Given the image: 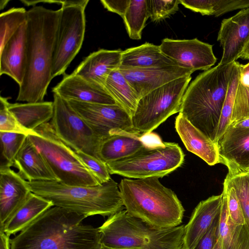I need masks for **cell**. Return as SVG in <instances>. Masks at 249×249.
<instances>
[{"label":"cell","instance_id":"obj_16","mask_svg":"<svg viewBox=\"0 0 249 249\" xmlns=\"http://www.w3.org/2000/svg\"><path fill=\"white\" fill-rule=\"evenodd\" d=\"M217 41L223 49L218 64H230L240 58L249 41V8L242 9L234 16L223 19Z\"/></svg>","mask_w":249,"mask_h":249},{"label":"cell","instance_id":"obj_36","mask_svg":"<svg viewBox=\"0 0 249 249\" xmlns=\"http://www.w3.org/2000/svg\"><path fill=\"white\" fill-rule=\"evenodd\" d=\"M8 97H0V131L36 135V131H30L23 127L15 116L9 110Z\"/></svg>","mask_w":249,"mask_h":249},{"label":"cell","instance_id":"obj_44","mask_svg":"<svg viewBox=\"0 0 249 249\" xmlns=\"http://www.w3.org/2000/svg\"><path fill=\"white\" fill-rule=\"evenodd\" d=\"M0 249H11L10 236L0 230Z\"/></svg>","mask_w":249,"mask_h":249},{"label":"cell","instance_id":"obj_6","mask_svg":"<svg viewBox=\"0 0 249 249\" xmlns=\"http://www.w3.org/2000/svg\"><path fill=\"white\" fill-rule=\"evenodd\" d=\"M184 226L157 228L123 210L109 216L98 229L102 245L110 248L183 249Z\"/></svg>","mask_w":249,"mask_h":249},{"label":"cell","instance_id":"obj_23","mask_svg":"<svg viewBox=\"0 0 249 249\" xmlns=\"http://www.w3.org/2000/svg\"><path fill=\"white\" fill-rule=\"evenodd\" d=\"M18 173L31 181H58L37 147L27 137L14 163Z\"/></svg>","mask_w":249,"mask_h":249},{"label":"cell","instance_id":"obj_20","mask_svg":"<svg viewBox=\"0 0 249 249\" xmlns=\"http://www.w3.org/2000/svg\"><path fill=\"white\" fill-rule=\"evenodd\" d=\"M223 195L213 196L200 201L184 226L183 249H195L209 231L220 211Z\"/></svg>","mask_w":249,"mask_h":249},{"label":"cell","instance_id":"obj_27","mask_svg":"<svg viewBox=\"0 0 249 249\" xmlns=\"http://www.w3.org/2000/svg\"><path fill=\"white\" fill-rule=\"evenodd\" d=\"M53 206L50 201L31 192L0 230L9 236L21 231Z\"/></svg>","mask_w":249,"mask_h":249},{"label":"cell","instance_id":"obj_33","mask_svg":"<svg viewBox=\"0 0 249 249\" xmlns=\"http://www.w3.org/2000/svg\"><path fill=\"white\" fill-rule=\"evenodd\" d=\"M27 11L13 7L0 15V50L27 20Z\"/></svg>","mask_w":249,"mask_h":249},{"label":"cell","instance_id":"obj_13","mask_svg":"<svg viewBox=\"0 0 249 249\" xmlns=\"http://www.w3.org/2000/svg\"><path fill=\"white\" fill-rule=\"evenodd\" d=\"M162 53L178 66L193 70L206 71L216 62L213 45L197 38L175 39L165 38L159 45Z\"/></svg>","mask_w":249,"mask_h":249},{"label":"cell","instance_id":"obj_47","mask_svg":"<svg viewBox=\"0 0 249 249\" xmlns=\"http://www.w3.org/2000/svg\"><path fill=\"white\" fill-rule=\"evenodd\" d=\"M9 0H1L0 1V9L1 10L7 4Z\"/></svg>","mask_w":249,"mask_h":249},{"label":"cell","instance_id":"obj_32","mask_svg":"<svg viewBox=\"0 0 249 249\" xmlns=\"http://www.w3.org/2000/svg\"><path fill=\"white\" fill-rule=\"evenodd\" d=\"M240 67L241 64L238 62L234 61L233 62L228 91L222 109L216 135V143L231 124L235 96L239 81Z\"/></svg>","mask_w":249,"mask_h":249},{"label":"cell","instance_id":"obj_7","mask_svg":"<svg viewBox=\"0 0 249 249\" xmlns=\"http://www.w3.org/2000/svg\"><path fill=\"white\" fill-rule=\"evenodd\" d=\"M29 135L59 182L71 186H94L101 184L86 168L75 151L56 135L50 123L43 124Z\"/></svg>","mask_w":249,"mask_h":249},{"label":"cell","instance_id":"obj_26","mask_svg":"<svg viewBox=\"0 0 249 249\" xmlns=\"http://www.w3.org/2000/svg\"><path fill=\"white\" fill-rule=\"evenodd\" d=\"M178 66L164 55L160 46L148 42L123 51L121 67L148 68Z\"/></svg>","mask_w":249,"mask_h":249},{"label":"cell","instance_id":"obj_21","mask_svg":"<svg viewBox=\"0 0 249 249\" xmlns=\"http://www.w3.org/2000/svg\"><path fill=\"white\" fill-rule=\"evenodd\" d=\"M121 49H100L86 57L73 72L84 79L105 87L109 74L121 66Z\"/></svg>","mask_w":249,"mask_h":249},{"label":"cell","instance_id":"obj_37","mask_svg":"<svg viewBox=\"0 0 249 249\" xmlns=\"http://www.w3.org/2000/svg\"><path fill=\"white\" fill-rule=\"evenodd\" d=\"M149 17L154 22L161 21L175 13L180 0H146Z\"/></svg>","mask_w":249,"mask_h":249},{"label":"cell","instance_id":"obj_45","mask_svg":"<svg viewBox=\"0 0 249 249\" xmlns=\"http://www.w3.org/2000/svg\"><path fill=\"white\" fill-rule=\"evenodd\" d=\"M229 126L237 129H249V118L231 123Z\"/></svg>","mask_w":249,"mask_h":249},{"label":"cell","instance_id":"obj_9","mask_svg":"<svg viewBox=\"0 0 249 249\" xmlns=\"http://www.w3.org/2000/svg\"><path fill=\"white\" fill-rule=\"evenodd\" d=\"M191 76L173 80L140 99L131 117L133 129L149 133L171 115L179 112L184 93Z\"/></svg>","mask_w":249,"mask_h":249},{"label":"cell","instance_id":"obj_4","mask_svg":"<svg viewBox=\"0 0 249 249\" xmlns=\"http://www.w3.org/2000/svg\"><path fill=\"white\" fill-rule=\"evenodd\" d=\"M233 62L219 65L197 75L187 87L179 113L215 142Z\"/></svg>","mask_w":249,"mask_h":249},{"label":"cell","instance_id":"obj_24","mask_svg":"<svg viewBox=\"0 0 249 249\" xmlns=\"http://www.w3.org/2000/svg\"><path fill=\"white\" fill-rule=\"evenodd\" d=\"M26 32V22L0 50V75L9 76L19 86L23 82L25 71Z\"/></svg>","mask_w":249,"mask_h":249},{"label":"cell","instance_id":"obj_5","mask_svg":"<svg viewBox=\"0 0 249 249\" xmlns=\"http://www.w3.org/2000/svg\"><path fill=\"white\" fill-rule=\"evenodd\" d=\"M31 191L57 206L84 215L110 216L124 208L119 184L111 178L94 186L59 181H27Z\"/></svg>","mask_w":249,"mask_h":249},{"label":"cell","instance_id":"obj_17","mask_svg":"<svg viewBox=\"0 0 249 249\" xmlns=\"http://www.w3.org/2000/svg\"><path fill=\"white\" fill-rule=\"evenodd\" d=\"M5 164L0 168V229L32 192L27 181Z\"/></svg>","mask_w":249,"mask_h":249},{"label":"cell","instance_id":"obj_19","mask_svg":"<svg viewBox=\"0 0 249 249\" xmlns=\"http://www.w3.org/2000/svg\"><path fill=\"white\" fill-rule=\"evenodd\" d=\"M52 91L67 101L114 105L116 102L105 88L91 83L72 72L65 74Z\"/></svg>","mask_w":249,"mask_h":249},{"label":"cell","instance_id":"obj_35","mask_svg":"<svg viewBox=\"0 0 249 249\" xmlns=\"http://www.w3.org/2000/svg\"><path fill=\"white\" fill-rule=\"evenodd\" d=\"M27 137L21 133L0 131L1 154L6 161L4 164L9 167L14 165L15 159Z\"/></svg>","mask_w":249,"mask_h":249},{"label":"cell","instance_id":"obj_8","mask_svg":"<svg viewBox=\"0 0 249 249\" xmlns=\"http://www.w3.org/2000/svg\"><path fill=\"white\" fill-rule=\"evenodd\" d=\"M184 154L178 143L162 142L107 165L111 175L126 178H162L180 166Z\"/></svg>","mask_w":249,"mask_h":249},{"label":"cell","instance_id":"obj_15","mask_svg":"<svg viewBox=\"0 0 249 249\" xmlns=\"http://www.w3.org/2000/svg\"><path fill=\"white\" fill-rule=\"evenodd\" d=\"M119 70L139 99L153 90L178 78L191 76L192 70L178 66L148 68L121 67Z\"/></svg>","mask_w":249,"mask_h":249},{"label":"cell","instance_id":"obj_11","mask_svg":"<svg viewBox=\"0 0 249 249\" xmlns=\"http://www.w3.org/2000/svg\"><path fill=\"white\" fill-rule=\"evenodd\" d=\"M53 114L51 124L57 136L75 151L99 159L103 139L72 108L68 101L53 93Z\"/></svg>","mask_w":249,"mask_h":249},{"label":"cell","instance_id":"obj_31","mask_svg":"<svg viewBox=\"0 0 249 249\" xmlns=\"http://www.w3.org/2000/svg\"><path fill=\"white\" fill-rule=\"evenodd\" d=\"M149 18L146 0H130L122 18L127 33L131 39H141L142 31Z\"/></svg>","mask_w":249,"mask_h":249},{"label":"cell","instance_id":"obj_29","mask_svg":"<svg viewBox=\"0 0 249 249\" xmlns=\"http://www.w3.org/2000/svg\"><path fill=\"white\" fill-rule=\"evenodd\" d=\"M105 88L116 103L132 117L140 99L119 69L113 71L109 74Z\"/></svg>","mask_w":249,"mask_h":249},{"label":"cell","instance_id":"obj_25","mask_svg":"<svg viewBox=\"0 0 249 249\" xmlns=\"http://www.w3.org/2000/svg\"><path fill=\"white\" fill-rule=\"evenodd\" d=\"M219 224L213 249H249V224L235 223L228 212L226 192L223 188Z\"/></svg>","mask_w":249,"mask_h":249},{"label":"cell","instance_id":"obj_3","mask_svg":"<svg viewBox=\"0 0 249 249\" xmlns=\"http://www.w3.org/2000/svg\"><path fill=\"white\" fill-rule=\"evenodd\" d=\"M119 188L126 212L159 229L179 226L185 210L176 194L157 177L124 178Z\"/></svg>","mask_w":249,"mask_h":249},{"label":"cell","instance_id":"obj_28","mask_svg":"<svg viewBox=\"0 0 249 249\" xmlns=\"http://www.w3.org/2000/svg\"><path fill=\"white\" fill-rule=\"evenodd\" d=\"M9 110L25 129L35 131L51 121L53 114V102L9 103Z\"/></svg>","mask_w":249,"mask_h":249},{"label":"cell","instance_id":"obj_10","mask_svg":"<svg viewBox=\"0 0 249 249\" xmlns=\"http://www.w3.org/2000/svg\"><path fill=\"white\" fill-rule=\"evenodd\" d=\"M89 0H66L61 6L54 44L52 77L65 74L80 51L86 30Z\"/></svg>","mask_w":249,"mask_h":249},{"label":"cell","instance_id":"obj_18","mask_svg":"<svg viewBox=\"0 0 249 249\" xmlns=\"http://www.w3.org/2000/svg\"><path fill=\"white\" fill-rule=\"evenodd\" d=\"M220 163L229 171H248L249 168V129L228 126L217 142Z\"/></svg>","mask_w":249,"mask_h":249},{"label":"cell","instance_id":"obj_22","mask_svg":"<svg viewBox=\"0 0 249 249\" xmlns=\"http://www.w3.org/2000/svg\"><path fill=\"white\" fill-rule=\"evenodd\" d=\"M175 125L176 131L187 150L209 165L220 163L217 143L194 126L180 113L176 118Z\"/></svg>","mask_w":249,"mask_h":249},{"label":"cell","instance_id":"obj_2","mask_svg":"<svg viewBox=\"0 0 249 249\" xmlns=\"http://www.w3.org/2000/svg\"><path fill=\"white\" fill-rule=\"evenodd\" d=\"M84 215L54 206L10 239L11 249H101L98 228Z\"/></svg>","mask_w":249,"mask_h":249},{"label":"cell","instance_id":"obj_41","mask_svg":"<svg viewBox=\"0 0 249 249\" xmlns=\"http://www.w3.org/2000/svg\"><path fill=\"white\" fill-rule=\"evenodd\" d=\"M220 215V211L215 218L209 231L199 241L195 249H213L216 230L219 224Z\"/></svg>","mask_w":249,"mask_h":249},{"label":"cell","instance_id":"obj_38","mask_svg":"<svg viewBox=\"0 0 249 249\" xmlns=\"http://www.w3.org/2000/svg\"><path fill=\"white\" fill-rule=\"evenodd\" d=\"M75 153L100 184L105 183L111 178L106 163L83 152L75 151Z\"/></svg>","mask_w":249,"mask_h":249},{"label":"cell","instance_id":"obj_43","mask_svg":"<svg viewBox=\"0 0 249 249\" xmlns=\"http://www.w3.org/2000/svg\"><path fill=\"white\" fill-rule=\"evenodd\" d=\"M239 82L249 87V62L245 65L241 64Z\"/></svg>","mask_w":249,"mask_h":249},{"label":"cell","instance_id":"obj_46","mask_svg":"<svg viewBox=\"0 0 249 249\" xmlns=\"http://www.w3.org/2000/svg\"><path fill=\"white\" fill-rule=\"evenodd\" d=\"M243 60H249V41L246 45L243 51L242 52L240 58Z\"/></svg>","mask_w":249,"mask_h":249},{"label":"cell","instance_id":"obj_39","mask_svg":"<svg viewBox=\"0 0 249 249\" xmlns=\"http://www.w3.org/2000/svg\"><path fill=\"white\" fill-rule=\"evenodd\" d=\"M249 118V87L242 85L239 81L235 96L231 124Z\"/></svg>","mask_w":249,"mask_h":249},{"label":"cell","instance_id":"obj_12","mask_svg":"<svg viewBox=\"0 0 249 249\" xmlns=\"http://www.w3.org/2000/svg\"><path fill=\"white\" fill-rule=\"evenodd\" d=\"M68 101L72 108L103 139L116 129L134 131L131 116L117 104L107 105L74 100Z\"/></svg>","mask_w":249,"mask_h":249},{"label":"cell","instance_id":"obj_34","mask_svg":"<svg viewBox=\"0 0 249 249\" xmlns=\"http://www.w3.org/2000/svg\"><path fill=\"white\" fill-rule=\"evenodd\" d=\"M224 182L234 189L246 222L249 224V172L228 171Z\"/></svg>","mask_w":249,"mask_h":249},{"label":"cell","instance_id":"obj_1","mask_svg":"<svg viewBox=\"0 0 249 249\" xmlns=\"http://www.w3.org/2000/svg\"><path fill=\"white\" fill-rule=\"evenodd\" d=\"M60 9L34 6L27 11L26 66L16 100L44 101L51 82L53 55Z\"/></svg>","mask_w":249,"mask_h":249},{"label":"cell","instance_id":"obj_42","mask_svg":"<svg viewBox=\"0 0 249 249\" xmlns=\"http://www.w3.org/2000/svg\"><path fill=\"white\" fill-rule=\"evenodd\" d=\"M130 1V0H101L100 2L104 8L108 11L117 14L123 18L129 4Z\"/></svg>","mask_w":249,"mask_h":249},{"label":"cell","instance_id":"obj_30","mask_svg":"<svg viewBox=\"0 0 249 249\" xmlns=\"http://www.w3.org/2000/svg\"><path fill=\"white\" fill-rule=\"evenodd\" d=\"M180 4L202 15L215 17L249 8V0H180Z\"/></svg>","mask_w":249,"mask_h":249},{"label":"cell","instance_id":"obj_48","mask_svg":"<svg viewBox=\"0 0 249 249\" xmlns=\"http://www.w3.org/2000/svg\"><path fill=\"white\" fill-rule=\"evenodd\" d=\"M101 249H117L110 248H108V247H105V246L102 245Z\"/></svg>","mask_w":249,"mask_h":249},{"label":"cell","instance_id":"obj_49","mask_svg":"<svg viewBox=\"0 0 249 249\" xmlns=\"http://www.w3.org/2000/svg\"><path fill=\"white\" fill-rule=\"evenodd\" d=\"M248 171H249V169H248Z\"/></svg>","mask_w":249,"mask_h":249},{"label":"cell","instance_id":"obj_14","mask_svg":"<svg viewBox=\"0 0 249 249\" xmlns=\"http://www.w3.org/2000/svg\"><path fill=\"white\" fill-rule=\"evenodd\" d=\"M162 142L159 135L155 132L142 134L116 129L102 140L99 156L104 162H111L130 157L142 149Z\"/></svg>","mask_w":249,"mask_h":249},{"label":"cell","instance_id":"obj_40","mask_svg":"<svg viewBox=\"0 0 249 249\" xmlns=\"http://www.w3.org/2000/svg\"><path fill=\"white\" fill-rule=\"evenodd\" d=\"M227 196L228 209L231 219L236 224L244 225L246 220L234 189L224 182Z\"/></svg>","mask_w":249,"mask_h":249}]
</instances>
